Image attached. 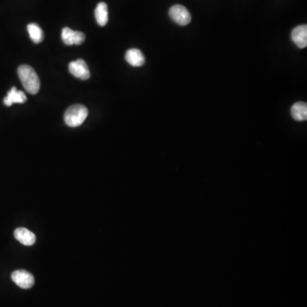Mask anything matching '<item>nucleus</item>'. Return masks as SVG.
Returning a JSON list of instances; mask_svg holds the SVG:
<instances>
[{"mask_svg":"<svg viewBox=\"0 0 307 307\" xmlns=\"http://www.w3.org/2000/svg\"><path fill=\"white\" fill-rule=\"evenodd\" d=\"M18 76L25 90L28 93L37 94L40 88V80L34 69L28 65H22L18 68Z\"/></svg>","mask_w":307,"mask_h":307,"instance_id":"1","label":"nucleus"},{"mask_svg":"<svg viewBox=\"0 0 307 307\" xmlns=\"http://www.w3.org/2000/svg\"><path fill=\"white\" fill-rule=\"evenodd\" d=\"M87 115L88 110L84 105H73L69 107L64 114V121L67 126L77 127L84 123Z\"/></svg>","mask_w":307,"mask_h":307,"instance_id":"2","label":"nucleus"},{"mask_svg":"<svg viewBox=\"0 0 307 307\" xmlns=\"http://www.w3.org/2000/svg\"><path fill=\"white\" fill-rule=\"evenodd\" d=\"M169 16L173 22L179 26H186L191 22V16L189 11L181 5H175L169 10Z\"/></svg>","mask_w":307,"mask_h":307,"instance_id":"3","label":"nucleus"},{"mask_svg":"<svg viewBox=\"0 0 307 307\" xmlns=\"http://www.w3.org/2000/svg\"><path fill=\"white\" fill-rule=\"evenodd\" d=\"M69 70L74 77L82 80H86L91 76L87 64L82 59H78L69 63Z\"/></svg>","mask_w":307,"mask_h":307,"instance_id":"4","label":"nucleus"},{"mask_svg":"<svg viewBox=\"0 0 307 307\" xmlns=\"http://www.w3.org/2000/svg\"><path fill=\"white\" fill-rule=\"evenodd\" d=\"M11 278L17 286H19L20 288H24V289L31 288L34 284V278H33V275L24 270L15 271L11 274Z\"/></svg>","mask_w":307,"mask_h":307,"instance_id":"5","label":"nucleus"},{"mask_svg":"<svg viewBox=\"0 0 307 307\" xmlns=\"http://www.w3.org/2000/svg\"><path fill=\"white\" fill-rule=\"evenodd\" d=\"M62 39L67 45H80L85 41V36L80 31H74L69 28H64L62 31Z\"/></svg>","mask_w":307,"mask_h":307,"instance_id":"6","label":"nucleus"},{"mask_svg":"<svg viewBox=\"0 0 307 307\" xmlns=\"http://www.w3.org/2000/svg\"><path fill=\"white\" fill-rule=\"evenodd\" d=\"M292 40L300 49L307 46V26L299 25L292 31Z\"/></svg>","mask_w":307,"mask_h":307,"instance_id":"7","label":"nucleus"},{"mask_svg":"<svg viewBox=\"0 0 307 307\" xmlns=\"http://www.w3.org/2000/svg\"><path fill=\"white\" fill-rule=\"evenodd\" d=\"M14 236L17 241L25 246H32L35 243V235L26 228H17L15 230Z\"/></svg>","mask_w":307,"mask_h":307,"instance_id":"8","label":"nucleus"},{"mask_svg":"<svg viewBox=\"0 0 307 307\" xmlns=\"http://www.w3.org/2000/svg\"><path fill=\"white\" fill-rule=\"evenodd\" d=\"M126 60L132 67L143 66L145 63V58L143 53L138 49H130L126 52Z\"/></svg>","mask_w":307,"mask_h":307,"instance_id":"9","label":"nucleus"},{"mask_svg":"<svg viewBox=\"0 0 307 307\" xmlns=\"http://www.w3.org/2000/svg\"><path fill=\"white\" fill-rule=\"evenodd\" d=\"M27 101V96L24 92L18 91L17 88H11V91H9L7 96L4 98V104L6 106H11L13 104H24Z\"/></svg>","mask_w":307,"mask_h":307,"instance_id":"10","label":"nucleus"},{"mask_svg":"<svg viewBox=\"0 0 307 307\" xmlns=\"http://www.w3.org/2000/svg\"><path fill=\"white\" fill-rule=\"evenodd\" d=\"M95 17L97 24L101 27H105L109 22V11L107 4L101 2L96 6L95 10Z\"/></svg>","mask_w":307,"mask_h":307,"instance_id":"11","label":"nucleus"},{"mask_svg":"<svg viewBox=\"0 0 307 307\" xmlns=\"http://www.w3.org/2000/svg\"><path fill=\"white\" fill-rule=\"evenodd\" d=\"M291 115L297 121H304L307 120V105L304 101H298L291 109Z\"/></svg>","mask_w":307,"mask_h":307,"instance_id":"12","label":"nucleus"},{"mask_svg":"<svg viewBox=\"0 0 307 307\" xmlns=\"http://www.w3.org/2000/svg\"><path fill=\"white\" fill-rule=\"evenodd\" d=\"M28 32L31 39L33 43L38 44L41 43L44 39V33L41 28L36 23H30L28 25Z\"/></svg>","mask_w":307,"mask_h":307,"instance_id":"13","label":"nucleus"}]
</instances>
